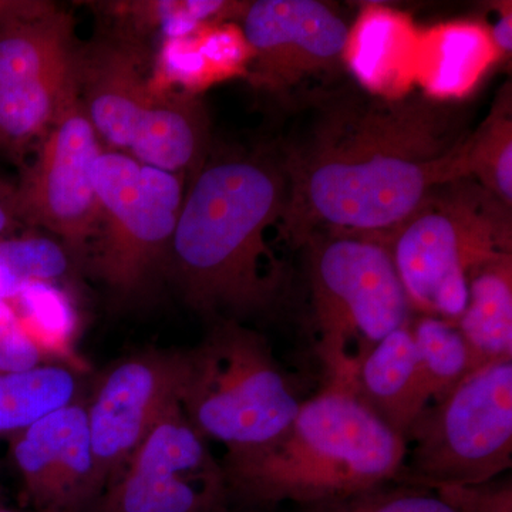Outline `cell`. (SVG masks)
Returning <instances> with one entry per match:
<instances>
[{"label":"cell","instance_id":"obj_1","mask_svg":"<svg viewBox=\"0 0 512 512\" xmlns=\"http://www.w3.org/2000/svg\"><path fill=\"white\" fill-rule=\"evenodd\" d=\"M276 153L286 178L282 237L386 241L440 185L470 177L473 130L453 101L379 96L360 84L318 87L296 103Z\"/></svg>","mask_w":512,"mask_h":512},{"label":"cell","instance_id":"obj_2","mask_svg":"<svg viewBox=\"0 0 512 512\" xmlns=\"http://www.w3.org/2000/svg\"><path fill=\"white\" fill-rule=\"evenodd\" d=\"M285 204L276 148L208 154L185 194L165 272L188 306L238 322L278 308L285 269L265 232Z\"/></svg>","mask_w":512,"mask_h":512},{"label":"cell","instance_id":"obj_3","mask_svg":"<svg viewBox=\"0 0 512 512\" xmlns=\"http://www.w3.org/2000/svg\"><path fill=\"white\" fill-rule=\"evenodd\" d=\"M406 441L356 394L323 386L271 443L225 454L229 494L255 505L338 503L394 483Z\"/></svg>","mask_w":512,"mask_h":512},{"label":"cell","instance_id":"obj_4","mask_svg":"<svg viewBox=\"0 0 512 512\" xmlns=\"http://www.w3.org/2000/svg\"><path fill=\"white\" fill-rule=\"evenodd\" d=\"M511 208L474 178L440 185L386 245L410 309L457 323L468 282L512 251Z\"/></svg>","mask_w":512,"mask_h":512},{"label":"cell","instance_id":"obj_5","mask_svg":"<svg viewBox=\"0 0 512 512\" xmlns=\"http://www.w3.org/2000/svg\"><path fill=\"white\" fill-rule=\"evenodd\" d=\"M301 248L325 386L357 396L367 356L412 311L392 255L380 239L349 234H316Z\"/></svg>","mask_w":512,"mask_h":512},{"label":"cell","instance_id":"obj_6","mask_svg":"<svg viewBox=\"0 0 512 512\" xmlns=\"http://www.w3.org/2000/svg\"><path fill=\"white\" fill-rule=\"evenodd\" d=\"M181 407L205 440L248 453L278 439L301 400L276 362L268 340L234 319H215L208 335L187 350Z\"/></svg>","mask_w":512,"mask_h":512},{"label":"cell","instance_id":"obj_7","mask_svg":"<svg viewBox=\"0 0 512 512\" xmlns=\"http://www.w3.org/2000/svg\"><path fill=\"white\" fill-rule=\"evenodd\" d=\"M394 483L437 490L490 483L512 467V357L468 372L406 434Z\"/></svg>","mask_w":512,"mask_h":512},{"label":"cell","instance_id":"obj_8","mask_svg":"<svg viewBox=\"0 0 512 512\" xmlns=\"http://www.w3.org/2000/svg\"><path fill=\"white\" fill-rule=\"evenodd\" d=\"M92 178L99 227L86 259L116 295H140L167 272L185 197L183 178L114 150L101 151Z\"/></svg>","mask_w":512,"mask_h":512},{"label":"cell","instance_id":"obj_9","mask_svg":"<svg viewBox=\"0 0 512 512\" xmlns=\"http://www.w3.org/2000/svg\"><path fill=\"white\" fill-rule=\"evenodd\" d=\"M228 495L222 464L175 404L89 512H221Z\"/></svg>","mask_w":512,"mask_h":512},{"label":"cell","instance_id":"obj_10","mask_svg":"<svg viewBox=\"0 0 512 512\" xmlns=\"http://www.w3.org/2000/svg\"><path fill=\"white\" fill-rule=\"evenodd\" d=\"M101 151L77 96L42 138L35 163L16 188L20 221L55 234L76 261L86 259L99 227L92 170Z\"/></svg>","mask_w":512,"mask_h":512},{"label":"cell","instance_id":"obj_11","mask_svg":"<svg viewBox=\"0 0 512 512\" xmlns=\"http://www.w3.org/2000/svg\"><path fill=\"white\" fill-rule=\"evenodd\" d=\"M187 365V352L153 350L121 360L101 377L86 403L97 500L157 421L181 404Z\"/></svg>","mask_w":512,"mask_h":512},{"label":"cell","instance_id":"obj_12","mask_svg":"<svg viewBox=\"0 0 512 512\" xmlns=\"http://www.w3.org/2000/svg\"><path fill=\"white\" fill-rule=\"evenodd\" d=\"M242 33L252 53V82L288 96L305 80L339 72L350 29L316 0H258L244 8Z\"/></svg>","mask_w":512,"mask_h":512},{"label":"cell","instance_id":"obj_13","mask_svg":"<svg viewBox=\"0 0 512 512\" xmlns=\"http://www.w3.org/2000/svg\"><path fill=\"white\" fill-rule=\"evenodd\" d=\"M10 454L36 512H89L96 503L86 403L73 402L10 434Z\"/></svg>","mask_w":512,"mask_h":512},{"label":"cell","instance_id":"obj_14","mask_svg":"<svg viewBox=\"0 0 512 512\" xmlns=\"http://www.w3.org/2000/svg\"><path fill=\"white\" fill-rule=\"evenodd\" d=\"M147 50L133 36L114 33L77 46L79 99L100 141L130 150L147 111L163 87L147 74Z\"/></svg>","mask_w":512,"mask_h":512},{"label":"cell","instance_id":"obj_15","mask_svg":"<svg viewBox=\"0 0 512 512\" xmlns=\"http://www.w3.org/2000/svg\"><path fill=\"white\" fill-rule=\"evenodd\" d=\"M128 151L138 163L171 174H190L192 180L210 154V119L204 103L194 94L163 90Z\"/></svg>","mask_w":512,"mask_h":512},{"label":"cell","instance_id":"obj_16","mask_svg":"<svg viewBox=\"0 0 512 512\" xmlns=\"http://www.w3.org/2000/svg\"><path fill=\"white\" fill-rule=\"evenodd\" d=\"M357 397L406 439L414 420L429 406L409 323L386 336L367 356L359 373Z\"/></svg>","mask_w":512,"mask_h":512},{"label":"cell","instance_id":"obj_17","mask_svg":"<svg viewBox=\"0 0 512 512\" xmlns=\"http://www.w3.org/2000/svg\"><path fill=\"white\" fill-rule=\"evenodd\" d=\"M497 55L490 33L480 26H441L420 37L414 79L433 99H460L476 86Z\"/></svg>","mask_w":512,"mask_h":512},{"label":"cell","instance_id":"obj_18","mask_svg":"<svg viewBox=\"0 0 512 512\" xmlns=\"http://www.w3.org/2000/svg\"><path fill=\"white\" fill-rule=\"evenodd\" d=\"M456 326L467 345L470 372L512 357V256L470 279L467 306Z\"/></svg>","mask_w":512,"mask_h":512},{"label":"cell","instance_id":"obj_19","mask_svg":"<svg viewBox=\"0 0 512 512\" xmlns=\"http://www.w3.org/2000/svg\"><path fill=\"white\" fill-rule=\"evenodd\" d=\"M404 19L387 10H369L350 30L345 62L352 66L360 86L379 96H403L404 57L416 63L419 39Z\"/></svg>","mask_w":512,"mask_h":512},{"label":"cell","instance_id":"obj_20","mask_svg":"<svg viewBox=\"0 0 512 512\" xmlns=\"http://www.w3.org/2000/svg\"><path fill=\"white\" fill-rule=\"evenodd\" d=\"M72 370L42 365L26 372H0V434H13L77 402Z\"/></svg>","mask_w":512,"mask_h":512},{"label":"cell","instance_id":"obj_21","mask_svg":"<svg viewBox=\"0 0 512 512\" xmlns=\"http://www.w3.org/2000/svg\"><path fill=\"white\" fill-rule=\"evenodd\" d=\"M410 329L427 399L439 402L470 372L466 342L456 323L434 316H421Z\"/></svg>","mask_w":512,"mask_h":512},{"label":"cell","instance_id":"obj_22","mask_svg":"<svg viewBox=\"0 0 512 512\" xmlns=\"http://www.w3.org/2000/svg\"><path fill=\"white\" fill-rule=\"evenodd\" d=\"M468 175L494 197L512 204V119L510 96L500 100L470 137Z\"/></svg>","mask_w":512,"mask_h":512},{"label":"cell","instance_id":"obj_23","mask_svg":"<svg viewBox=\"0 0 512 512\" xmlns=\"http://www.w3.org/2000/svg\"><path fill=\"white\" fill-rule=\"evenodd\" d=\"M63 245L47 238H9L0 241V299L18 296L26 286L46 284L69 269Z\"/></svg>","mask_w":512,"mask_h":512},{"label":"cell","instance_id":"obj_24","mask_svg":"<svg viewBox=\"0 0 512 512\" xmlns=\"http://www.w3.org/2000/svg\"><path fill=\"white\" fill-rule=\"evenodd\" d=\"M402 485V484H400ZM306 512H456L439 495L427 488H376L338 503L318 505Z\"/></svg>","mask_w":512,"mask_h":512},{"label":"cell","instance_id":"obj_25","mask_svg":"<svg viewBox=\"0 0 512 512\" xmlns=\"http://www.w3.org/2000/svg\"><path fill=\"white\" fill-rule=\"evenodd\" d=\"M456 512H512V481L451 485L434 490Z\"/></svg>","mask_w":512,"mask_h":512},{"label":"cell","instance_id":"obj_26","mask_svg":"<svg viewBox=\"0 0 512 512\" xmlns=\"http://www.w3.org/2000/svg\"><path fill=\"white\" fill-rule=\"evenodd\" d=\"M43 355L20 328L15 312L0 299V372L18 373L42 366Z\"/></svg>","mask_w":512,"mask_h":512},{"label":"cell","instance_id":"obj_27","mask_svg":"<svg viewBox=\"0 0 512 512\" xmlns=\"http://www.w3.org/2000/svg\"><path fill=\"white\" fill-rule=\"evenodd\" d=\"M198 49L210 67L212 76L238 72L239 67L251 62L249 49L244 33L235 28H218L197 37Z\"/></svg>","mask_w":512,"mask_h":512},{"label":"cell","instance_id":"obj_28","mask_svg":"<svg viewBox=\"0 0 512 512\" xmlns=\"http://www.w3.org/2000/svg\"><path fill=\"white\" fill-rule=\"evenodd\" d=\"M20 222L16 188L0 180V241L9 239Z\"/></svg>","mask_w":512,"mask_h":512},{"label":"cell","instance_id":"obj_29","mask_svg":"<svg viewBox=\"0 0 512 512\" xmlns=\"http://www.w3.org/2000/svg\"><path fill=\"white\" fill-rule=\"evenodd\" d=\"M491 40L498 52L510 53L512 50V18L510 9H504L490 32Z\"/></svg>","mask_w":512,"mask_h":512},{"label":"cell","instance_id":"obj_30","mask_svg":"<svg viewBox=\"0 0 512 512\" xmlns=\"http://www.w3.org/2000/svg\"><path fill=\"white\" fill-rule=\"evenodd\" d=\"M0 512H18V511H10V510H5V508H0Z\"/></svg>","mask_w":512,"mask_h":512},{"label":"cell","instance_id":"obj_31","mask_svg":"<svg viewBox=\"0 0 512 512\" xmlns=\"http://www.w3.org/2000/svg\"><path fill=\"white\" fill-rule=\"evenodd\" d=\"M221 512H229V511H228V508H227V510H224V511H221Z\"/></svg>","mask_w":512,"mask_h":512}]
</instances>
